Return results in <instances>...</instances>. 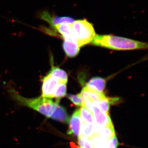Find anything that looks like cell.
<instances>
[{
	"label": "cell",
	"mask_w": 148,
	"mask_h": 148,
	"mask_svg": "<svg viewBox=\"0 0 148 148\" xmlns=\"http://www.w3.org/2000/svg\"><path fill=\"white\" fill-rule=\"evenodd\" d=\"M80 115L84 123L95 124L94 118L91 111L84 106H81L79 109Z\"/></svg>",
	"instance_id": "cell-15"
},
{
	"label": "cell",
	"mask_w": 148,
	"mask_h": 148,
	"mask_svg": "<svg viewBox=\"0 0 148 148\" xmlns=\"http://www.w3.org/2000/svg\"><path fill=\"white\" fill-rule=\"evenodd\" d=\"M66 93V85L64 83H59L57 88L55 90L53 98L57 99L59 100L60 99L64 97Z\"/></svg>",
	"instance_id": "cell-16"
},
{
	"label": "cell",
	"mask_w": 148,
	"mask_h": 148,
	"mask_svg": "<svg viewBox=\"0 0 148 148\" xmlns=\"http://www.w3.org/2000/svg\"><path fill=\"white\" fill-rule=\"evenodd\" d=\"M98 127L95 124H87L84 123L81 130V135L88 138H92L97 134Z\"/></svg>",
	"instance_id": "cell-14"
},
{
	"label": "cell",
	"mask_w": 148,
	"mask_h": 148,
	"mask_svg": "<svg viewBox=\"0 0 148 148\" xmlns=\"http://www.w3.org/2000/svg\"><path fill=\"white\" fill-rule=\"evenodd\" d=\"M12 97L20 102L21 104L27 106L37 112L42 114L45 116L50 118L56 106L59 103V101L57 100L54 101L51 98L45 97H39L36 99H26L23 98L16 92L12 88L9 89Z\"/></svg>",
	"instance_id": "cell-2"
},
{
	"label": "cell",
	"mask_w": 148,
	"mask_h": 148,
	"mask_svg": "<svg viewBox=\"0 0 148 148\" xmlns=\"http://www.w3.org/2000/svg\"><path fill=\"white\" fill-rule=\"evenodd\" d=\"M91 43L94 45L117 51L148 49V43L112 35H96Z\"/></svg>",
	"instance_id": "cell-1"
},
{
	"label": "cell",
	"mask_w": 148,
	"mask_h": 148,
	"mask_svg": "<svg viewBox=\"0 0 148 148\" xmlns=\"http://www.w3.org/2000/svg\"><path fill=\"white\" fill-rule=\"evenodd\" d=\"M67 97L75 106H82L83 99L80 94L77 95H71L69 94Z\"/></svg>",
	"instance_id": "cell-18"
},
{
	"label": "cell",
	"mask_w": 148,
	"mask_h": 148,
	"mask_svg": "<svg viewBox=\"0 0 148 148\" xmlns=\"http://www.w3.org/2000/svg\"><path fill=\"white\" fill-rule=\"evenodd\" d=\"M91 111L94 118V122L99 128H101L112 124L109 114H106L100 110L92 103L87 101L83 102L82 106Z\"/></svg>",
	"instance_id": "cell-4"
},
{
	"label": "cell",
	"mask_w": 148,
	"mask_h": 148,
	"mask_svg": "<svg viewBox=\"0 0 148 148\" xmlns=\"http://www.w3.org/2000/svg\"><path fill=\"white\" fill-rule=\"evenodd\" d=\"M63 47L66 55L69 57H75L79 51L80 47L75 38L64 40Z\"/></svg>",
	"instance_id": "cell-8"
},
{
	"label": "cell",
	"mask_w": 148,
	"mask_h": 148,
	"mask_svg": "<svg viewBox=\"0 0 148 148\" xmlns=\"http://www.w3.org/2000/svg\"><path fill=\"white\" fill-rule=\"evenodd\" d=\"M78 145L81 148H93L91 140L84 136L78 137Z\"/></svg>",
	"instance_id": "cell-17"
},
{
	"label": "cell",
	"mask_w": 148,
	"mask_h": 148,
	"mask_svg": "<svg viewBox=\"0 0 148 148\" xmlns=\"http://www.w3.org/2000/svg\"><path fill=\"white\" fill-rule=\"evenodd\" d=\"M59 83V82L57 79L49 75L44 77L42 86V97L53 98V93Z\"/></svg>",
	"instance_id": "cell-6"
},
{
	"label": "cell",
	"mask_w": 148,
	"mask_h": 148,
	"mask_svg": "<svg viewBox=\"0 0 148 148\" xmlns=\"http://www.w3.org/2000/svg\"><path fill=\"white\" fill-rule=\"evenodd\" d=\"M71 26L74 38L79 47L91 43L96 35L93 25L85 19L74 21Z\"/></svg>",
	"instance_id": "cell-3"
},
{
	"label": "cell",
	"mask_w": 148,
	"mask_h": 148,
	"mask_svg": "<svg viewBox=\"0 0 148 148\" xmlns=\"http://www.w3.org/2000/svg\"><path fill=\"white\" fill-rule=\"evenodd\" d=\"M119 145V143L116 136L107 140V148H117Z\"/></svg>",
	"instance_id": "cell-19"
},
{
	"label": "cell",
	"mask_w": 148,
	"mask_h": 148,
	"mask_svg": "<svg viewBox=\"0 0 148 148\" xmlns=\"http://www.w3.org/2000/svg\"><path fill=\"white\" fill-rule=\"evenodd\" d=\"M48 75L57 79L59 83H66L68 80V77L66 72L64 70L54 66H52L51 70H50Z\"/></svg>",
	"instance_id": "cell-13"
},
{
	"label": "cell",
	"mask_w": 148,
	"mask_h": 148,
	"mask_svg": "<svg viewBox=\"0 0 148 148\" xmlns=\"http://www.w3.org/2000/svg\"><path fill=\"white\" fill-rule=\"evenodd\" d=\"M69 130L67 134L79 137L81 136V130L82 127V121L80 115L79 109L74 112L69 119Z\"/></svg>",
	"instance_id": "cell-5"
},
{
	"label": "cell",
	"mask_w": 148,
	"mask_h": 148,
	"mask_svg": "<svg viewBox=\"0 0 148 148\" xmlns=\"http://www.w3.org/2000/svg\"><path fill=\"white\" fill-rule=\"evenodd\" d=\"M41 18L48 22L51 27H53L54 26L57 25L63 24H71L74 21L72 18L67 16H53L51 17L48 12H43L41 15Z\"/></svg>",
	"instance_id": "cell-7"
},
{
	"label": "cell",
	"mask_w": 148,
	"mask_h": 148,
	"mask_svg": "<svg viewBox=\"0 0 148 148\" xmlns=\"http://www.w3.org/2000/svg\"><path fill=\"white\" fill-rule=\"evenodd\" d=\"M50 118L65 123L69 122V115L66 109L63 106H60L59 103L56 106Z\"/></svg>",
	"instance_id": "cell-11"
},
{
	"label": "cell",
	"mask_w": 148,
	"mask_h": 148,
	"mask_svg": "<svg viewBox=\"0 0 148 148\" xmlns=\"http://www.w3.org/2000/svg\"><path fill=\"white\" fill-rule=\"evenodd\" d=\"M96 135L105 140H109L116 136L113 124L98 128Z\"/></svg>",
	"instance_id": "cell-12"
},
{
	"label": "cell",
	"mask_w": 148,
	"mask_h": 148,
	"mask_svg": "<svg viewBox=\"0 0 148 148\" xmlns=\"http://www.w3.org/2000/svg\"><path fill=\"white\" fill-rule=\"evenodd\" d=\"M106 85V81L104 78L100 77H95L90 79L85 86L90 90L103 93Z\"/></svg>",
	"instance_id": "cell-9"
},
{
	"label": "cell",
	"mask_w": 148,
	"mask_h": 148,
	"mask_svg": "<svg viewBox=\"0 0 148 148\" xmlns=\"http://www.w3.org/2000/svg\"><path fill=\"white\" fill-rule=\"evenodd\" d=\"M71 24H63L57 25L54 26L53 28L60 33L64 40H69L71 38H75Z\"/></svg>",
	"instance_id": "cell-10"
}]
</instances>
